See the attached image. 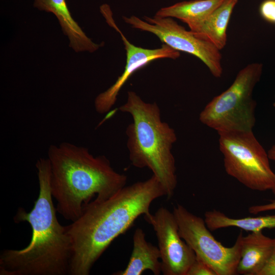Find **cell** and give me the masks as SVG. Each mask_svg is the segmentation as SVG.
Returning a JSON list of instances; mask_svg holds the SVG:
<instances>
[{"instance_id":"cell-1","label":"cell","mask_w":275,"mask_h":275,"mask_svg":"<svg viewBox=\"0 0 275 275\" xmlns=\"http://www.w3.org/2000/svg\"><path fill=\"white\" fill-rule=\"evenodd\" d=\"M166 195L153 175L146 180L124 186L107 199L89 203L81 216L67 226L71 244L69 274H89L114 239L129 229L139 216L149 213L154 200Z\"/></svg>"},{"instance_id":"cell-2","label":"cell","mask_w":275,"mask_h":275,"mask_svg":"<svg viewBox=\"0 0 275 275\" xmlns=\"http://www.w3.org/2000/svg\"><path fill=\"white\" fill-rule=\"evenodd\" d=\"M39 193L32 209L19 207L16 223L26 222L32 230L28 245L21 250L7 249L0 255V275L69 274L71 244L66 226L59 222L50 187L48 159L36 163Z\"/></svg>"},{"instance_id":"cell-3","label":"cell","mask_w":275,"mask_h":275,"mask_svg":"<svg viewBox=\"0 0 275 275\" xmlns=\"http://www.w3.org/2000/svg\"><path fill=\"white\" fill-rule=\"evenodd\" d=\"M47 158L57 212L72 222L92 198L105 200L125 186L126 175L115 171L105 156H94L86 147L67 142L51 145Z\"/></svg>"},{"instance_id":"cell-4","label":"cell","mask_w":275,"mask_h":275,"mask_svg":"<svg viewBox=\"0 0 275 275\" xmlns=\"http://www.w3.org/2000/svg\"><path fill=\"white\" fill-rule=\"evenodd\" d=\"M119 109L130 114L132 118L126 130L132 164L149 169L163 186L166 196L171 199L177 184L175 160L172 153L177 140L174 129L161 121L155 102H146L133 91L128 92L127 101Z\"/></svg>"},{"instance_id":"cell-5","label":"cell","mask_w":275,"mask_h":275,"mask_svg":"<svg viewBox=\"0 0 275 275\" xmlns=\"http://www.w3.org/2000/svg\"><path fill=\"white\" fill-rule=\"evenodd\" d=\"M263 65L253 63L237 73L232 85L214 97L199 115V120L220 133L253 131L255 125L256 101L253 90L260 81Z\"/></svg>"},{"instance_id":"cell-6","label":"cell","mask_w":275,"mask_h":275,"mask_svg":"<svg viewBox=\"0 0 275 275\" xmlns=\"http://www.w3.org/2000/svg\"><path fill=\"white\" fill-rule=\"evenodd\" d=\"M218 143L226 173L254 190H272L275 173L267 152L253 131L218 133Z\"/></svg>"},{"instance_id":"cell-7","label":"cell","mask_w":275,"mask_h":275,"mask_svg":"<svg viewBox=\"0 0 275 275\" xmlns=\"http://www.w3.org/2000/svg\"><path fill=\"white\" fill-rule=\"evenodd\" d=\"M173 213L180 236L193 250L197 258L206 263L216 275L237 274L243 236L241 232L235 243L226 247L214 237L204 219L180 204L174 207Z\"/></svg>"},{"instance_id":"cell-8","label":"cell","mask_w":275,"mask_h":275,"mask_svg":"<svg viewBox=\"0 0 275 275\" xmlns=\"http://www.w3.org/2000/svg\"><path fill=\"white\" fill-rule=\"evenodd\" d=\"M132 27L156 35L171 48L191 54L201 60L212 75L221 77L223 73L222 54L213 43L188 31L171 17H145V21L135 16L123 17Z\"/></svg>"},{"instance_id":"cell-9","label":"cell","mask_w":275,"mask_h":275,"mask_svg":"<svg viewBox=\"0 0 275 275\" xmlns=\"http://www.w3.org/2000/svg\"><path fill=\"white\" fill-rule=\"evenodd\" d=\"M144 218L156 234L162 274L186 275L196 256L180 236L173 212L161 206L153 214L149 212L144 215Z\"/></svg>"},{"instance_id":"cell-10","label":"cell","mask_w":275,"mask_h":275,"mask_svg":"<svg viewBox=\"0 0 275 275\" xmlns=\"http://www.w3.org/2000/svg\"><path fill=\"white\" fill-rule=\"evenodd\" d=\"M100 9L107 23L120 34L126 52V62L123 72L110 88L99 94L95 100L96 111L103 114L111 109L117 100L119 91L135 72L156 60L163 58L176 59L179 57L180 52L165 44L156 49H147L135 46L127 40L117 26L109 6L103 4L100 6Z\"/></svg>"},{"instance_id":"cell-11","label":"cell","mask_w":275,"mask_h":275,"mask_svg":"<svg viewBox=\"0 0 275 275\" xmlns=\"http://www.w3.org/2000/svg\"><path fill=\"white\" fill-rule=\"evenodd\" d=\"M34 6L57 17L63 33L69 39L70 47L75 51L93 52L101 46L93 42L73 19L66 0H34Z\"/></svg>"},{"instance_id":"cell-12","label":"cell","mask_w":275,"mask_h":275,"mask_svg":"<svg viewBox=\"0 0 275 275\" xmlns=\"http://www.w3.org/2000/svg\"><path fill=\"white\" fill-rule=\"evenodd\" d=\"M274 245L275 238L268 237L262 231L243 235L237 274L259 275L270 257Z\"/></svg>"},{"instance_id":"cell-13","label":"cell","mask_w":275,"mask_h":275,"mask_svg":"<svg viewBox=\"0 0 275 275\" xmlns=\"http://www.w3.org/2000/svg\"><path fill=\"white\" fill-rule=\"evenodd\" d=\"M149 270L154 275L161 273L160 254L158 247L148 242L142 229L136 228L133 235V249L125 269L115 275H141Z\"/></svg>"},{"instance_id":"cell-14","label":"cell","mask_w":275,"mask_h":275,"mask_svg":"<svg viewBox=\"0 0 275 275\" xmlns=\"http://www.w3.org/2000/svg\"><path fill=\"white\" fill-rule=\"evenodd\" d=\"M238 0H224L206 18L189 26L197 36L209 41L220 50L227 40V30Z\"/></svg>"},{"instance_id":"cell-15","label":"cell","mask_w":275,"mask_h":275,"mask_svg":"<svg viewBox=\"0 0 275 275\" xmlns=\"http://www.w3.org/2000/svg\"><path fill=\"white\" fill-rule=\"evenodd\" d=\"M204 220L206 226L211 231L232 227L257 232L264 229L275 228V214L234 218L214 209L205 213Z\"/></svg>"},{"instance_id":"cell-16","label":"cell","mask_w":275,"mask_h":275,"mask_svg":"<svg viewBox=\"0 0 275 275\" xmlns=\"http://www.w3.org/2000/svg\"><path fill=\"white\" fill-rule=\"evenodd\" d=\"M224 0H192L177 3L159 10L155 16L176 18L188 26L206 18Z\"/></svg>"},{"instance_id":"cell-17","label":"cell","mask_w":275,"mask_h":275,"mask_svg":"<svg viewBox=\"0 0 275 275\" xmlns=\"http://www.w3.org/2000/svg\"><path fill=\"white\" fill-rule=\"evenodd\" d=\"M186 275H216L206 263L196 257L188 269Z\"/></svg>"},{"instance_id":"cell-18","label":"cell","mask_w":275,"mask_h":275,"mask_svg":"<svg viewBox=\"0 0 275 275\" xmlns=\"http://www.w3.org/2000/svg\"><path fill=\"white\" fill-rule=\"evenodd\" d=\"M262 17L266 21L275 24V0H265L259 9Z\"/></svg>"},{"instance_id":"cell-19","label":"cell","mask_w":275,"mask_h":275,"mask_svg":"<svg viewBox=\"0 0 275 275\" xmlns=\"http://www.w3.org/2000/svg\"><path fill=\"white\" fill-rule=\"evenodd\" d=\"M259 275H275V245L270 257Z\"/></svg>"},{"instance_id":"cell-20","label":"cell","mask_w":275,"mask_h":275,"mask_svg":"<svg viewBox=\"0 0 275 275\" xmlns=\"http://www.w3.org/2000/svg\"><path fill=\"white\" fill-rule=\"evenodd\" d=\"M275 210V200H271L269 202L262 205L250 206L248 211L250 213L256 214L260 212Z\"/></svg>"},{"instance_id":"cell-21","label":"cell","mask_w":275,"mask_h":275,"mask_svg":"<svg viewBox=\"0 0 275 275\" xmlns=\"http://www.w3.org/2000/svg\"><path fill=\"white\" fill-rule=\"evenodd\" d=\"M268 156L269 159L275 160V145L272 146L270 149L267 152ZM275 194V187L271 190Z\"/></svg>"},{"instance_id":"cell-22","label":"cell","mask_w":275,"mask_h":275,"mask_svg":"<svg viewBox=\"0 0 275 275\" xmlns=\"http://www.w3.org/2000/svg\"><path fill=\"white\" fill-rule=\"evenodd\" d=\"M273 106L275 108V100H274V102L273 103Z\"/></svg>"}]
</instances>
